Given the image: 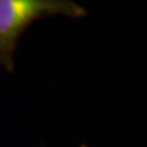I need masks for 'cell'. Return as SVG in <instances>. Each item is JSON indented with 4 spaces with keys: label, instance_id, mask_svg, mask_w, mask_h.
Returning a JSON list of instances; mask_svg holds the SVG:
<instances>
[{
    "label": "cell",
    "instance_id": "obj_1",
    "mask_svg": "<svg viewBox=\"0 0 147 147\" xmlns=\"http://www.w3.org/2000/svg\"><path fill=\"white\" fill-rule=\"evenodd\" d=\"M53 16L81 19L87 11L73 0H0V65L12 72L20 36L35 20Z\"/></svg>",
    "mask_w": 147,
    "mask_h": 147
}]
</instances>
